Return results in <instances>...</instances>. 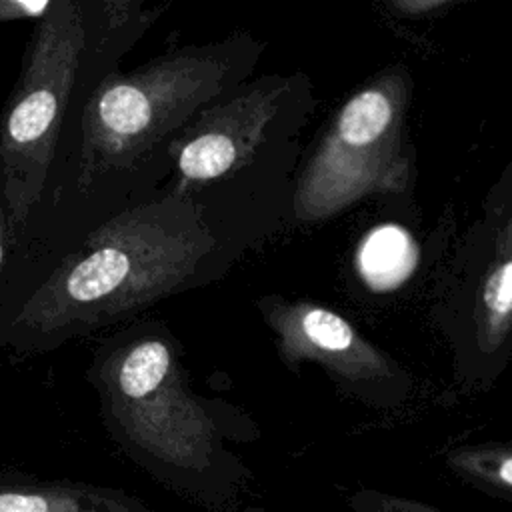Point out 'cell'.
Instances as JSON below:
<instances>
[{
    "mask_svg": "<svg viewBox=\"0 0 512 512\" xmlns=\"http://www.w3.org/2000/svg\"><path fill=\"white\" fill-rule=\"evenodd\" d=\"M264 50L254 34L234 32L106 76L58 146L44 198L8 260L46 252L166 186L178 134L250 80Z\"/></svg>",
    "mask_w": 512,
    "mask_h": 512,
    "instance_id": "obj_2",
    "label": "cell"
},
{
    "mask_svg": "<svg viewBox=\"0 0 512 512\" xmlns=\"http://www.w3.org/2000/svg\"><path fill=\"white\" fill-rule=\"evenodd\" d=\"M86 376L110 430L148 460L204 472L222 456L224 404L196 394L164 320L140 316L94 340Z\"/></svg>",
    "mask_w": 512,
    "mask_h": 512,
    "instance_id": "obj_4",
    "label": "cell"
},
{
    "mask_svg": "<svg viewBox=\"0 0 512 512\" xmlns=\"http://www.w3.org/2000/svg\"><path fill=\"white\" fill-rule=\"evenodd\" d=\"M12 248V238H10V222H8V212H6V202L2 194V180H0V272L8 260Z\"/></svg>",
    "mask_w": 512,
    "mask_h": 512,
    "instance_id": "obj_15",
    "label": "cell"
},
{
    "mask_svg": "<svg viewBox=\"0 0 512 512\" xmlns=\"http://www.w3.org/2000/svg\"><path fill=\"white\" fill-rule=\"evenodd\" d=\"M0 512H136L126 504L82 488H2Z\"/></svg>",
    "mask_w": 512,
    "mask_h": 512,
    "instance_id": "obj_9",
    "label": "cell"
},
{
    "mask_svg": "<svg viewBox=\"0 0 512 512\" xmlns=\"http://www.w3.org/2000/svg\"><path fill=\"white\" fill-rule=\"evenodd\" d=\"M410 92V76L394 66L340 104L296 172L292 226L322 224L364 198L408 190Z\"/></svg>",
    "mask_w": 512,
    "mask_h": 512,
    "instance_id": "obj_5",
    "label": "cell"
},
{
    "mask_svg": "<svg viewBox=\"0 0 512 512\" xmlns=\"http://www.w3.org/2000/svg\"><path fill=\"white\" fill-rule=\"evenodd\" d=\"M314 108V86L302 72L242 82L202 108L178 134L168 184L190 190L218 182L298 142Z\"/></svg>",
    "mask_w": 512,
    "mask_h": 512,
    "instance_id": "obj_7",
    "label": "cell"
},
{
    "mask_svg": "<svg viewBox=\"0 0 512 512\" xmlns=\"http://www.w3.org/2000/svg\"><path fill=\"white\" fill-rule=\"evenodd\" d=\"M446 464L484 490L512 496V444L454 448L446 454Z\"/></svg>",
    "mask_w": 512,
    "mask_h": 512,
    "instance_id": "obj_10",
    "label": "cell"
},
{
    "mask_svg": "<svg viewBox=\"0 0 512 512\" xmlns=\"http://www.w3.org/2000/svg\"><path fill=\"white\" fill-rule=\"evenodd\" d=\"M358 512H442L436 506L410 500L404 496H390L382 492H364L356 500Z\"/></svg>",
    "mask_w": 512,
    "mask_h": 512,
    "instance_id": "obj_11",
    "label": "cell"
},
{
    "mask_svg": "<svg viewBox=\"0 0 512 512\" xmlns=\"http://www.w3.org/2000/svg\"><path fill=\"white\" fill-rule=\"evenodd\" d=\"M484 210L512 214V158H510L506 170L502 172L500 180L492 186V190L484 202Z\"/></svg>",
    "mask_w": 512,
    "mask_h": 512,
    "instance_id": "obj_13",
    "label": "cell"
},
{
    "mask_svg": "<svg viewBox=\"0 0 512 512\" xmlns=\"http://www.w3.org/2000/svg\"><path fill=\"white\" fill-rule=\"evenodd\" d=\"M164 10L166 4L144 0H52L32 24L0 110V180L12 248L24 238L58 146L74 134L86 102Z\"/></svg>",
    "mask_w": 512,
    "mask_h": 512,
    "instance_id": "obj_3",
    "label": "cell"
},
{
    "mask_svg": "<svg viewBox=\"0 0 512 512\" xmlns=\"http://www.w3.org/2000/svg\"><path fill=\"white\" fill-rule=\"evenodd\" d=\"M396 12H400L404 18H422L428 14H434L438 10H446L450 2L444 0H400L390 4Z\"/></svg>",
    "mask_w": 512,
    "mask_h": 512,
    "instance_id": "obj_14",
    "label": "cell"
},
{
    "mask_svg": "<svg viewBox=\"0 0 512 512\" xmlns=\"http://www.w3.org/2000/svg\"><path fill=\"white\" fill-rule=\"evenodd\" d=\"M454 376L492 384L512 360V214L484 210L462 238L432 306Z\"/></svg>",
    "mask_w": 512,
    "mask_h": 512,
    "instance_id": "obj_6",
    "label": "cell"
},
{
    "mask_svg": "<svg viewBox=\"0 0 512 512\" xmlns=\"http://www.w3.org/2000/svg\"><path fill=\"white\" fill-rule=\"evenodd\" d=\"M302 144L190 190L170 184L0 272V350L54 352L226 278L292 226Z\"/></svg>",
    "mask_w": 512,
    "mask_h": 512,
    "instance_id": "obj_1",
    "label": "cell"
},
{
    "mask_svg": "<svg viewBox=\"0 0 512 512\" xmlns=\"http://www.w3.org/2000/svg\"><path fill=\"white\" fill-rule=\"evenodd\" d=\"M52 6V0H0V22L40 20Z\"/></svg>",
    "mask_w": 512,
    "mask_h": 512,
    "instance_id": "obj_12",
    "label": "cell"
},
{
    "mask_svg": "<svg viewBox=\"0 0 512 512\" xmlns=\"http://www.w3.org/2000/svg\"><path fill=\"white\" fill-rule=\"evenodd\" d=\"M254 306L288 370L316 364L344 392L372 404H396L408 396L412 380L406 368L336 310L280 294H264Z\"/></svg>",
    "mask_w": 512,
    "mask_h": 512,
    "instance_id": "obj_8",
    "label": "cell"
}]
</instances>
